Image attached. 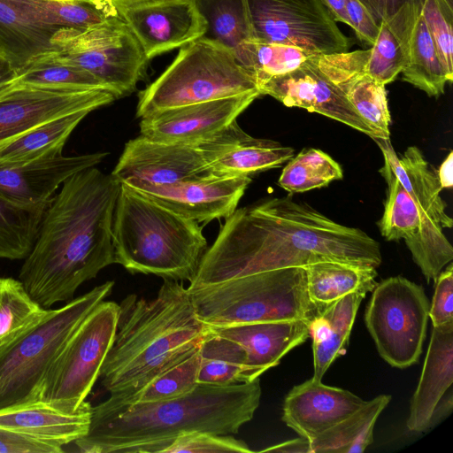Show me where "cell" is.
Returning <instances> with one entry per match:
<instances>
[{
    "instance_id": "obj_25",
    "label": "cell",
    "mask_w": 453,
    "mask_h": 453,
    "mask_svg": "<svg viewBox=\"0 0 453 453\" xmlns=\"http://www.w3.org/2000/svg\"><path fill=\"white\" fill-rule=\"evenodd\" d=\"M453 382V322L433 326L418 387L406 421L409 431L424 432L434 408Z\"/></svg>"
},
{
    "instance_id": "obj_8",
    "label": "cell",
    "mask_w": 453,
    "mask_h": 453,
    "mask_svg": "<svg viewBox=\"0 0 453 453\" xmlns=\"http://www.w3.org/2000/svg\"><path fill=\"white\" fill-rule=\"evenodd\" d=\"M98 285L48 314L0 349V411L35 401L43 377L75 328L112 290Z\"/></svg>"
},
{
    "instance_id": "obj_47",
    "label": "cell",
    "mask_w": 453,
    "mask_h": 453,
    "mask_svg": "<svg viewBox=\"0 0 453 453\" xmlns=\"http://www.w3.org/2000/svg\"><path fill=\"white\" fill-rule=\"evenodd\" d=\"M349 27L364 43L372 46L378 37L380 26L359 0H346Z\"/></svg>"
},
{
    "instance_id": "obj_6",
    "label": "cell",
    "mask_w": 453,
    "mask_h": 453,
    "mask_svg": "<svg viewBox=\"0 0 453 453\" xmlns=\"http://www.w3.org/2000/svg\"><path fill=\"white\" fill-rule=\"evenodd\" d=\"M197 318L210 327L294 319L311 321L303 267L250 274L188 290Z\"/></svg>"
},
{
    "instance_id": "obj_46",
    "label": "cell",
    "mask_w": 453,
    "mask_h": 453,
    "mask_svg": "<svg viewBox=\"0 0 453 453\" xmlns=\"http://www.w3.org/2000/svg\"><path fill=\"white\" fill-rule=\"evenodd\" d=\"M62 446L0 428V453H60Z\"/></svg>"
},
{
    "instance_id": "obj_38",
    "label": "cell",
    "mask_w": 453,
    "mask_h": 453,
    "mask_svg": "<svg viewBox=\"0 0 453 453\" xmlns=\"http://www.w3.org/2000/svg\"><path fill=\"white\" fill-rule=\"evenodd\" d=\"M49 311L30 296L19 279L0 277V349L40 322Z\"/></svg>"
},
{
    "instance_id": "obj_32",
    "label": "cell",
    "mask_w": 453,
    "mask_h": 453,
    "mask_svg": "<svg viewBox=\"0 0 453 453\" xmlns=\"http://www.w3.org/2000/svg\"><path fill=\"white\" fill-rule=\"evenodd\" d=\"M391 401L389 395H379L355 412L311 440L309 453H361L373 441L375 423Z\"/></svg>"
},
{
    "instance_id": "obj_37",
    "label": "cell",
    "mask_w": 453,
    "mask_h": 453,
    "mask_svg": "<svg viewBox=\"0 0 453 453\" xmlns=\"http://www.w3.org/2000/svg\"><path fill=\"white\" fill-rule=\"evenodd\" d=\"M316 55L319 54L297 47L254 39L243 46L236 59L259 88L269 80L296 69Z\"/></svg>"
},
{
    "instance_id": "obj_22",
    "label": "cell",
    "mask_w": 453,
    "mask_h": 453,
    "mask_svg": "<svg viewBox=\"0 0 453 453\" xmlns=\"http://www.w3.org/2000/svg\"><path fill=\"white\" fill-rule=\"evenodd\" d=\"M366 401L313 378L295 386L283 403L282 421L311 440L358 410Z\"/></svg>"
},
{
    "instance_id": "obj_43",
    "label": "cell",
    "mask_w": 453,
    "mask_h": 453,
    "mask_svg": "<svg viewBox=\"0 0 453 453\" xmlns=\"http://www.w3.org/2000/svg\"><path fill=\"white\" fill-rule=\"evenodd\" d=\"M421 15L445 71L453 81V1L423 0Z\"/></svg>"
},
{
    "instance_id": "obj_2",
    "label": "cell",
    "mask_w": 453,
    "mask_h": 453,
    "mask_svg": "<svg viewBox=\"0 0 453 453\" xmlns=\"http://www.w3.org/2000/svg\"><path fill=\"white\" fill-rule=\"evenodd\" d=\"M120 182L96 166L66 180L44 211L19 280L42 308L71 301L115 263L112 221Z\"/></svg>"
},
{
    "instance_id": "obj_50",
    "label": "cell",
    "mask_w": 453,
    "mask_h": 453,
    "mask_svg": "<svg viewBox=\"0 0 453 453\" xmlns=\"http://www.w3.org/2000/svg\"><path fill=\"white\" fill-rule=\"evenodd\" d=\"M335 22L349 25L346 0H319Z\"/></svg>"
},
{
    "instance_id": "obj_30",
    "label": "cell",
    "mask_w": 453,
    "mask_h": 453,
    "mask_svg": "<svg viewBox=\"0 0 453 453\" xmlns=\"http://www.w3.org/2000/svg\"><path fill=\"white\" fill-rule=\"evenodd\" d=\"M310 300L320 311L351 293L372 291L376 268L325 260L303 266Z\"/></svg>"
},
{
    "instance_id": "obj_11",
    "label": "cell",
    "mask_w": 453,
    "mask_h": 453,
    "mask_svg": "<svg viewBox=\"0 0 453 453\" xmlns=\"http://www.w3.org/2000/svg\"><path fill=\"white\" fill-rule=\"evenodd\" d=\"M374 141L418 208L419 229L407 247L426 281H435L453 259V247L442 232L444 227H452L453 220L440 196L442 188L436 172L418 147L410 146L398 157L389 139Z\"/></svg>"
},
{
    "instance_id": "obj_5",
    "label": "cell",
    "mask_w": 453,
    "mask_h": 453,
    "mask_svg": "<svg viewBox=\"0 0 453 453\" xmlns=\"http://www.w3.org/2000/svg\"><path fill=\"white\" fill-rule=\"evenodd\" d=\"M115 263L132 274L192 280L206 251L198 222L120 183L112 221Z\"/></svg>"
},
{
    "instance_id": "obj_53",
    "label": "cell",
    "mask_w": 453,
    "mask_h": 453,
    "mask_svg": "<svg viewBox=\"0 0 453 453\" xmlns=\"http://www.w3.org/2000/svg\"><path fill=\"white\" fill-rule=\"evenodd\" d=\"M16 75L10 62L0 54V91L9 86Z\"/></svg>"
},
{
    "instance_id": "obj_54",
    "label": "cell",
    "mask_w": 453,
    "mask_h": 453,
    "mask_svg": "<svg viewBox=\"0 0 453 453\" xmlns=\"http://www.w3.org/2000/svg\"><path fill=\"white\" fill-rule=\"evenodd\" d=\"M156 1H162V0H112L115 6L118 7H124V6H132L135 4H144V3H150V2H156Z\"/></svg>"
},
{
    "instance_id": "obj_42",
    "label": "cell",
    "mask_w": 453,
    "mask_h": 453,
    "mask_svg": "<svg viewBox=\"0 0 453 453\" xmlns=\"http://www.w3.org/2000/svg\"><path fill=\"white\" fill-rule=\"evenodd\" d=\"M12 82L22 85L58 88L110 89L96 77L80 67L50 60L43 57H39L28 66L18 73Z\"/></svg>"
},
{
    "instance_id": "obj_19",
    "label": "cell",
    "mask_w": 453,
    "mask_h": 453,
    "mask_svg": "<svg viewBox=\"0 0 453 453\" xmlns=\"http://www.w3.org/2000/svg\"><path fill=\"white\" fill-rule=\"evenodd\" d=\"M259 96L250 93L159 111L141 118V134L164 142L196 144L228 126Z\"/></svg>"
},
{
    "instance_id": "obj_35",
    "label": "cell",
    "mask_w": 453,
    "mask_h": 453,
    "mask_svg": "<svg viewBox=\"0 0 453 453\" xmlns=\"http://www.w3.org/2000/svg\"><path fill=\"white\" fill-rule=\"evenodd\" d=\"M401 73L403 81L424 91L428 96H441L447 82H452L421 12L411 37L407 63Z\"/></svg>"
},
{
    "instance_id": "obj_26",
    "label": "cell",
    "mask_w": 453,
    "mask_h": 453,
    "mask_svg": "<svg viewBox=\"0 0 453 453\" xmlns=\"http://www.w3.org/2000/svg\"><path fill=\"white\" fill-rule=\"evenodd\" d=\"M32 24L85 30L120 17L112 0H7Z\"/></svg>"
},
{
    "instance_id": "obj_48",
    "label": "cell",
    "mask_w": 453,
    "mask_h": 453,
    "mask_svg": "<svg viewBox=\"0 0 453 453\" xmlns=\"http://www.w3.org/2000/svg\"><path fill=\"white\" fill-rule=\"evenodd\" d=\"M380 26L405 4L422 7L423 0H359Z\"/></svg>"
},
{
    "instance_id": "obj_15",
    "label": "cell",
    "mask_w": 453,
    "mask_h": 453,
    "mask_svg": "<svg viewBox=\"0 0 453 453\" xmlns=\"http://www.w3.org/2000/svg\"><path fill=\"white\" fill-rule=\"evenodd\" d=\"M251 182L250 176L209 174L170 184L125 183L155 203L197 222L226 219Z\"/></svg>"
},
{
    "instance_id": "obj_34",
    "label": "cell",
    "mask_w": 453,
    "mask_h": 453,
    "mask_svg": "<svg viewBox=\"0 0 453 453\" xmlns=\"http://www.w3.org/2000/svg\"><path fill=\"white\" fill-rule=\"evenodd\" d=\"M199 367L200 347L141 388L128 393L110 395L99 405L104 408H113L180 397L191 392L197 386Z\"/></svg>"
},
{
    "instance_id": "obj_10",
    "label": "cell",
    "mask_w": 453,
    "mask_h": 453,
    "mask_svg": "<svg viewBox=\"0 0 453 453\" xmlns=\"http://www.w3.org/2000/svg\"><path fill=\"white\" fill-rule=\"evenodd\" d=\"M119 304L99 303L80 323L49 366L35 401L77 411L100 376L114 340Z\"/></svg>"
},
{
    "instance_id": "obj_9",
    "label": "cell",
    "mask_w": 453,
    "mask_h": 453,
    "mask_svg": "<svg viewBox=\"0 0 453 453\" xmlns=\"http://www.w3.org/2000/svg\"><path fill=\"white\" fill-rule=\"evenodd\" d=\"M50 42L55 50L41 57L90 73L118 98L133 93L146 75L149 59L121 17L85 30L58 29Z\"/></svg>"
},
{
    "instance_id": "obj_12",
    "label": "cell",
    "mask_w": 453,
    "mask_h": 453,
    "mask_svg": "<svg viewBox=\"0 0 453 453\" xmlns=\"http://www.w3.org/2000/svg\"><path fill=\"white\" fill-rule=\"evenodd\" d=\"M429 302L423 288L402 276L375 286L365 312L380 356L404 369L418 361L426 338Z\"/></svg>"
},
{
    "instance_id": "obj_55",
    "label": "cell",
    "mask_w": 453,
    "mask_h": 453,
    "mask_svg": "<svg viewBox=\"0 0 453 453\" xmlns=\"http://www.w3.org/2000/svg\"><path fill=\"white\" fill-rule=\"evenodd\" d=\"M0 54H1V55H3V53H2V51H1V50H0ZM3 56H4V55H3Z\"/></svg>"
},
{
    "instance_id": "obj_27",
    "label": "cell",
    "mask_w": 453,
    "mask_h": 453,
    "mask_svg": "<svg viewBox=\"0 0 453 453\" xmlns=\"http://www.w3.org/2000/svg\"><path fill=\"white\" fill-rule=\"evenodd\" d=\"M422 7L405 4L380 25L378 37L367 50L364 71L378 82L387 85L405 66L412 31Z\"/></svg>"
},
{
    "instance_id": "obj_40",
    "label": "cell",
    "mask_w": 453,
    "mask_h": 453,
    "mask_svg": "<svg viewBox=\"0 0 453 453\" xmlns=\"http://www.w3.org/2000/svg\"><path fill=\"white\" fill-rule=\"evenodd\" d=\"M46 209H31L0 196V259H24L30 252Z\"/></svg>"
},
{
    "instance_id": "obj_4",
    "label": "cell",
    "mask_w": 453,
    "mask_h": 453,
    "mask_svg": "<svg viewBox=\"0 0 453 453\" xmlns=\"http://www.w3.org/2000/svg\"><path fill=\"white\" fill-rule=\"evenodd\" d=\"M209 332L179 280L164 279L152 299L127 296L101 368L102 386L110 395L141 388L200 347Z\"/></svg>"
},
{
    "instance_id": "obj_24",
    "label": "cell",
    "mask_w": 453,
    "mask_h": 453,
    "mask_svg": "<svg viewBox=\"0 0 453 453\" xmlns=\"http://www.w3.org/2000/svg\"><path fill=\"white\" fill-rule=\"evenodd\" d=\"M91 412L87 401L77 411L33 401L0 411V428L63 447L88 433Z\"/></svg>"
},
{
    "instance_id": "obj_29",
    "label": "cell",
    "mask_w": 453,
    "mask_h": 453,
    "mask_svg": "<svg viewBox=\"0 0 453 453\" xmlns=\"http://www.w3.org/2000/svg\"><path fill=\"white\" fill-rule=\"evenodd\" d=\"M88 113L81 111L56 118L0 143V167L63 155L68 138Z\"/></svg>"
},
{
    "instance_id": "obj_17",
    "label": "cell",
    "mask_w": 453,
    "mask_h": 453,
    "mask_svg": "<svg viewBox=\"0 0 453 453\" xmlns=\"http://www.w3.org/2000/svg\"><path fill=\"white\" fill-rule=\"evenodd\" d=\"M111 174L120 182L170 184L211 174L195 144L140 135L128 141Z\"/></svg>"
},
{
    "instance_id": "obj_1",
    "label": "cell",
    "mask_w": 453,
    "mask_h": 453,
    "mask_svg": "<svg viewBox=\"0 0 453 453\" xmlns=\"http://www.w3.org/2000/svg\"><path fill=\"white\" fill-rule=\"evenodd\" d=\"M331 260L377 268V241L290 196L236 209L204 252L188 290L273 270Z\"/></svg>"
},
{
    "instance_id": "obj_23",
    "label": "cell",
    "mask_w": 453,
    "mask_h": 453,
    "mask_svg": "<svg viewBox=\"0 0 453 453\" xmlns=\"http://www.w3.org/2000/svg\"><path fill=\"white\" fill-rule=\"evenodd\" d=\"M311 322L294 319L210 328L243 348L247 355L244 381L249 382L278 365L288 352L304 342L310 337Z\"/></svg>"
},
{
    "instance_id": "obj_44",
    "label": "cell",
    "mask_w": 453,
    "mask_h": 453,
    "mask_svg": "<svg viewBox=\"0 0 453 453\" xmlns=\"http://www.w3.org/2000/svg\"><path fill=\"white\" fill-rule=\"evenodd\" d=\"M251 453L248 444L232 434L194 432L176 438L163 453Z\"/></svg>"
},
{
    "instance_id": "obj_51",
    "label": "cell",
    "mask_w": 453,
    "mask_h": 453,
    "mask_svg": "<svg viewBox=\"0 0 453 453\" xmlns=\"http://www.w3.org/2000/svg\"><path fill=\"white\" fill-rule=\"evenodd\" d=\"M441 188H451L453 186V152L450 151L436 172Z\"/></svg>"
},
{
    "instance_id": "obj_21",
    "label": "cell",
    "mask_w": 453,
    "mask_h": 453,
    "mask_svg": "<svg viewBox=\"0 0 453 453\" xmlns=\"http://www.w3.org/2000/svg\"><path fill=\"white\" fill-rule=\"evenodd\" d=\"M107 152L58 156L0 167V196L31 209H46L73 174L101 163Z\"/></svg>"
},
{
    "instance_id": "obj_36",
    "label": "cell",
    "mask_w": 453,
    "mask_h": 453,
    "mask_svg": "<svg viewBox=\"0 0 453 453\" xmlns=\"http://www.w3.org/2000/svg\"><path fill=\"white\" fill-rule=\"evenodd\" d=\"M247 355L237 342L210 332L200 345L198 383L229 386L244 381Z\"/></svg>"
},
{
    "instance_id": "obj_31",
    "label": "cell",
    "mask_w": 453,
    "mask_h": 453,
    "mask_svg": "<svg viewBox=\"0 0 453 453\" xmlns=\"http://www.w3.org/2000/svg\"><path fill=\"white\" fill-rule=\"evenodd\" d=\"M54 33L32 24L11 3L0 0V50L16 73L55 50L50 42Z\"/></svg>"
},
{
    "instance_id": "obj_49",
    "label": "cell",
    "mask_w": 453,
    "mask_h": 453,
    "mask_svg": "<svg viewBox=\"0 0 453 453\" xmlns=\"http://www.w3.org/2000/svg\"><path fill=\"white\" fill-rule=\"evenodd\" d=\"M261 452L309 453L308 440L303 437L289 440L260 450Z\"/></svg>"
},
{
    "instance_id": "obj_7",
    "label": "cell",
    "mask_w": 453,
    "mask_h": 453,
    "mask_svg": "<svg viewBox=\"0 0 453 453\" xmlns=\"http://www.w3.org/2000/svg\"><path fill=\"white\" fill-rule=\"evenodd\" d=\"M259 93L255 80L224 46L200 37L139 93L136 116L215 99Z\"/></svg>"
},
{
    "instance_id": "obj_14",
    "label": "cell",
    "mask_w": 453,
    "mask_h": 453,
    "mask_svg": "<svg viewBox=\"0 0 453 453\" xmlns=\"http://www.w3.org/2000/svg\"><path fill=\"white\" fill-rule=\"evenodd\" d=\"M108 88L72 89L12 82L0 91V143L56 118L93 111L117 99Z\"/></svg>"
},
{
    "instance_id": "obj_18",
    "label": "cell",
    "mask_w": 453,
    "mask_h": 453,
    "mask_svg": "<svg viewBox=\"0 0 453 453\" xmlns=\"http://www.w3.org/2000/svg\"><path fill=\"white\" fill-rule=\"evenodd\" d=\"M117 9L149 60L199 39L206 28L192 0H162Z\"/></svg>"
},
{
    "instance_id": "obj_45",
    "label": "cell",
    "mask_w": 453,
    "mask_h": 453,
    "mask_svg": "<svg viewBox=\"0 0 453 453\" xmlns=\"http://www.w3.org/2000/svg\"><path fill=\"white\" fill-rule=\"evenodd\" d=\"M434 295L429 308L433 326L453 322V265L449 263L435 280Z\"/></svg>"
},
{
    "instance_id": "obj_41",
    "label": "cell",
    "mask_w": 453,
    "mask_h": 453,
    "mask_svg": "<svg viewBox=\"0 0 453 453\" xmlns=\"http://www.w3.org/2000/svg\"><path fill=\"white\" fill-rule=\"evenodd\" d=\"M340 165L318 149L303 150L283 168L278 185L289 193L319 188L342 179Z\"/></svg>"
},
{
    "instance_id": "obj_20",
    "label": "cell",
    "mask_w": 453,
    "mask_h": 453,
    "mask_svg": "<svg viewBox=\"0 0 453 453\" xmlns=\"http://www.w3.org/2000/svg\"><path fill=\"white\" fill-rule=\"evenodd\" d=\"M209 172L217 176H250L279 167L294 157L291 147L246 134L236 119L195 144Z\"/></svg>"
},
{
    "instance_id": "obj_16",
    "label": "cell",
    "mask_w": 453,
    "mask_h": 453,
    "mask_svg": "<svg viewBox=\"0 0 453 453\" xmlns=\"http://www.w3.org/2000/svg\"><path fill=\"white\" fill-rule=\"evenodd\" d=\"M319 55L311 57L296 69L266 81L258 88L260 95L270 96L288 107L322 114L375 139L373 132L351 106L342 90L322 70Z\"/></svg>"
},
{
    "instance_id": "obj_33",
    "label": "cell",
    "mask_w": 453,
    "mask_h": 453,
    "mask_svg": "<svg viewBox=\"0 0 453 453\" xmlns=\"http://www.w3.org/2000/svg\"><path fill=\"white\" fill-rule=\"evenodd\" d=\"M206 28L202 38L231 50L235 58L254 40L248 0H192Z\"/></svg>"
},
{
    "instance_id": "obj_13",
    "label": "cell",
    "mask_w": 453,
    "mask_h": 453,
    "mask_svg": "<svg viewBox=\"0 0 453 453\" xmlns=\"http://www.w3.org/2000/svg\"><path fill=\"white\" fill-rule=\"evenodd\" d=\"M254 39L317 54L349 51L352 40L319 0H248Z\"/></svg>"
},
{
    "instance_id": "obj_28",
    "label": "cell",
    "mask_w": 453,
    "mask_h": 453,
    "mask_svg": "<svg viewBox=\"0 0 453 453\" xmlns=\"http://www.w3.org/2000/svg\"><path fill=\"white\" fill-rule=\"evenodd\" d=\"M365 293H351L320 310L310 324L313 376L321 380L332 363L345 351Z\"/></svg>"
},
{
    "instance_id": "obj_3",
    "label": "cell",
    "mask_w": 453,
    "mask_h": 453,
    "mask_svg": "<svg viewBox=\"0 0 453 453\" xmlns=\"http://www.w3.org/2000/svg\"><path fill=\"white\" fill-rule=\"evenodd\" d=\"M259 378L229 386L198 383L174 399L104 408L92 406L88 433L76 440L82 453H163L179 436L235 434L259 406Z\"/></svg>"
},
{
    "instance_id": "obj_39",
    "label": "cell",
    "mask_w": 453,
    "mask_h": 453,
    "mask_svg": "<svg viewBox=\"0 0 453 453\" xmlns=\"http://www.w3.org/2000/svg\"><path fill=\"white\" fill-rule=\"evenodd\" d=\"M380 172L388 184L384 212L378 222L380 232L387 241L403 239L408 246L419 229L418 208L385 158Z\"/></svg>"
},
{
    "instance_id": "obj_52",
    "label": "cell",
    "mask_w": 453,
    "mask_h": 453,
    "mask_svg": "<svg viewBox=\"0 0 453 453\" xmlns=\"http://www.w3.org/2000/svg\"><path fill=\"white\" fill-rule=\"evenodd\" d=\"M453 400L451 392L448 395V397L443 396L441 398L436 407L434 410L431 421L429 424V428L432 427L433 425L437 423L441 418L447 417L452 411Z\"/></svg>"
},
{
    "instance_id": "obj_56",
    "label": "cell",
    "mask_w": 453,
    "mask_h": 453,
    "mask_svg": "<svg viewBox=\"0 0 453 453\" xmlns=\"http://www.w3.org/2000/svg\"><path fill=\"white\" fill-rule=\"evenodd\" d=\"M451 1H453V0H451Z\"/></svg>"
}]
</instances>
